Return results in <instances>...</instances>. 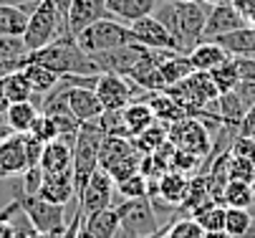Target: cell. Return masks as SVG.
I'll use <instances>...</instances> for the list:
<instances>
[{
  "instance_id": "cell-3",
  "label": "cell",
  "mask_w": 255,
  "mask_h": 238,
  "mask_svg": "<svg viewBox=\"0 0 255 238\" xmlns=\"http://www.w3.org/2000/svg\"><path fill=\"white\" fill-rule=\"evenodd\" d=\"M68 33V25H66V18L61 15L56 0H41L38 8H35L28 18V28L23 33V41L28 46V53L30 51H38L53 41H58L61 36Z\"/></svg>"
},
{
  "instance_id": "cell-28",
  "label": "cell",
  "mask_w": 255,
  "mask_h": 238,
  "mask_svg": "<svg viewBox=\"0 0 255 238\" xmlns=\"http://www.w3.org/2000/svg\"><path fill=\"white\" fill-rule=\"evenodd\" d=\"M20 71L25 74L30 89H33V99H43L46 94H51L58 84V74H53L51 69H46V66L41 63H23L20 66Z\"/></svg>"
},
{
  "instance_id": "cell-58",
  "label": "cell",
  "mask_w": 255,
  "mask_h": 238,
  "mask_svg": "<svg viewBox=\"0 0 255 238\" xmlns=\"http://www.w3.org/2000/svg\"><path fill=\"white\" fill-rule=\"evenodd\" d=\"M174 3H195V0H174Z\"/></svg>"
},
{
  "instance_id": "cell-50",
  "label": "cell",
  "mask_w": 255,
  "mask_h": 238,
  "mask_svg": "<svg viewBox=\"0 0 255 238\" xmlns=\"http://www.w3.org/2000/svg\"><path fill=\"white\" fill-rule=\"evenodd\" d=\"M38 3L41 0H0V5H18V8H23L28 13H33L35 8H38Z\"/></svg>"
},
{
  "instance_id": "cell-30",
  "label": "cell",
  "mask_w": 255,
  "mask_h": 238,
  "mask_svg": "<svg viewBox=\"0 0 255 238\" xmlns=\"http://www.w3.org/2000/svg\"><path fill=\"white\" fill-rule=\"evenodd\" d=\"M255 203V185L245 180H228L223 193V206L225 208H245L250 211Z\"/></svg>"
},
{
  "instance_id": "cell-7",
  "label": "cell",
  "mask_w": 255,
  "mask_h": 238,
  "mask_svg": "<svg viewBox=\"0 0 255 238\" xmlns=\"http://www.w3.org/2000/svg\"><path fill=\"white\" fill-rule=\"evenodd\" d=\"M20 211L28 216L30 226L38 231V233H46V236H63L68 231V223H66V206H56V203H48V200H41L38 195H23L18 200Z\"/></svg>"
},
{
  "instance_id": "cell-47",
  "label": "cell",
  "mask_w": 255,
  "mask_h": 238,
  "mask_svg": "<svg viewBox=\"0 0 255 238\" xmlns=\"http://www.w3.org/2000/svg\"><path fill=\"white\" fill-rule=\"evenodd\" d=\"M23 142H25V155H28V165H38L41 162V152H43V142L41 140H35L33 134H23Z\"/></svg>"
},
{
  "instance_id": "cell-37",
  "label": "cell",
  "mask_w": 255,
  "mask_h": 238,
  "mask_svg": "<svg viewBox=\"0 0 255 238\" xmlns=\"http://www.w3.org/2000/svg\"><path fill=\"white\" fill-rule=\"evenodd\" d=\"M253 223V213L245 208H228L225 211V233L233 238H245L248 228Z\"/></svg>"
},
{
  "instance_id": "cell-13",
  "label": "cell",
  "mask_w": 255,
  "mask_h": 238,
  "mask_svg": "<svg viewBox=\"0 0 255 238\" xmlns=\"http://www.w3.org/2000/svg\"><path fill=\"white\" fill-rule=\"evenodd\" d=\"M131 30V38L134 43L144 46V48H152V51H177V43L172 38V33L154 18V15H147V18H139L136 23L129 25ZM179 53V51H177Z\"/></svg>"
},
{
  "instance_id": "cell-33",
  "label": "cell",
  "mask_w": 255,
  "mask_h": 238,
  "mask_svg": "<svg viewBox=\"0 0 255 238\" xmlns=\"http://www.w3.org/2000/svg\"><path fill=\"white\" fill-rule=\"evenodd\" d=\"M159 74H162L164 89H167V86L179 84L182 79H187V76L192 74V63H190V58H187L185 53H172V56H167V58L159 63Z\"/></svg>"
},
{
  "instance_id": "cell-54",
  "label": "cell",
  "mask_w": 255,
  "mask_h": 238,
  "mask_svg": "<svg viewBox=\"0 0 255 238\" xmlns=\"http://www.w3.org/2000/svg\"><path fill=\"white\" fill-rule=\"evenodd\" d=\"M200 3H205V5H220V3H230V0H200Z\"/></svg>"
},
{
  "instance_id": "cell-59",
  "label": "cell",
  "mask_w": 255,
  "mask_h": 238,
  "mask_svg": "<svg viewBox=\"0 0 255 238\" xmlns=\"http://www.w3.org/2000/svg\"><path fill=\"white\" fill-rule=\"evenodd\" d=\"M0 211H3V208H0Z\"/></svg>"
},
{
  "instance_id": "cell-1",
  "label": "cell",
  "mask_w": 255,
  "mask_h": 238,
  "mask_svg": "<svg viewBox=\"0 0 255 238\" xmlns=\"http://www.w3.org/2000/svg\"><path fill=\"white\" fill-rule=\"evenodd\" d=\"M210 5L200 3H174V0H159L154 8V18L172 33L179 53H190L197 43H202V30L207 20Z\"/></svg>"
},
{
  "instance_id": "cell-24",
  "label": "cell",
  "mask_w": 255,
  "mask_h": 238,
  "mask_svg": "<svg viewBox=\"0 0 255 238\" xmlns=\"http://www.w3.org/2000/svg\"><path fill=\"white\" fill-rule=\"evenodd\" d=\"M25 56H28V46L23 36H0V76L18 71Z\"/></svg>"
},
{
  "instance_id": "cell-23",
  "label": "cell",
  "mask_w": 255,
  "mask_h": 238,
  "mask_svg": "<svg viewBox=\"0 0 255 238\" xmlns=\"http://www.w3.org/2000/svg\"><path fill=\"white\" fill-rule=\"evenodd\" d=\"M131 152H136L134 142L129 137H122V134H106L104 142H101V152H99V170H106L114 167L119 160L129 157Z\"/></svg>"
},
{
  "instance_id": "cell-19",
  "label": "cell",
  "mask_w": 255,
  "mask_h": 238,
  "mask_svg": "<svg viewBox=\"0 0 255 238\" xmlns=\"http://www.w3.org/2000/svg\"><path fill=\"white\" fill-rule=\"evenodd\" d=\"M154 122H157V117L149 107V101H131L129 107L122 109V137L134 140Z\"/></svg>"
},
{
  "instance_id": "cell-4",
  "label": "cell",
  "mask_w": 255,
  "mask_h": 238,
  "mask_svg": "<svg viewBox=\"0 0 255 238\" xmlns=\"http://www.w3.org/2000/svg\"><path fill=\"white\" fill-rule=\"evenodd\" d=\"M106 134L101 132V127L96 122L81 124L76 142H74V183H76V200L81 195V190L86 188L89 178L99 170V152H101V142Z\"/></svg>"
},
{
  "instance_id": "cell-17",
  "label": "cell",
  "mask_w": 255,
  "mask_h": 238,
  "mask_svg": "<svg viewBox=\"0 0 255 238\" xmlns=\"http://www.w3.org/2000/svg\"><path fill=\"white\" fill-rule=\"evenodd\" d=\"M38 165H41V170L46 175L71 173V170H74V142H66L61 137L46 142Z\"/></svg>"
},
{
  "instance_id": "cell-9",
  "label": "cell",
  "mask_w": 255,
  "mask_h": 238,
  "mask_svg": "<svg viewBox=\"0 0 255 238\" xmlns=\"http://www.w3.org/2000/svg\"><path fill=\"white\" fill-rule=\"evenodd\" d=\"M94 91L101 101L104 112H122L124 107L131 104L134 94L144 91V89H139L134 81H129L127 76H119V74H99Z\"/></svg>"
},
{
  "instance_id": "cell-15",
  "label": "cell",
  "mask_w": 255,
  "mask_h": 238,
  "mask_svg": "<svg viewBox=\"0 0 255 238\" xmlns=\"http://www.w3.org/2000/svg\"><path fill=\"white\" fill-rule=\"evenodd\" d=\"M28 155H25V142L23 134H8L0 140V180L5 178H20L28 170Z\"/></svg>"
},
{
  "instance_id": "cell-20",
  "label": "cell",
  "mask_w": 255,
  "mask_h": 238,
  "mask_svg": "<svg viewBox=\"0 0 255 238\" xmlns=\"http://www.w3.org/2000/svg\"><path fill=\"white\" fill-rule=\"evenodd\" d=\"M159 0H106V13L119 23H136L139 18H147L154 13Z\"/></svg>"
},
{
  "instance_id": "cell-26",
  "label": "cell",
  "mask_w": 255,
  "mask_h": 238,
  "mask_svg": "<svg viewBox=\"0 0 255 238\" xmlns=\"http://www.w3.org/2000/svg\"><path fill=\"white\" fill-rule=\"evenodd\" d=\"M225 206L220 200H205L202 206H197L190 218L205 231V233H217V231H225Z\"/></svg>"
},
{
  "instance_id": "cell-39",
  "label": "cell",
  "mask_w": 255,
  "mask_h": 238,
  "mask_svg": "<svg viewBox=\"0 0 255 238\" xmlns=\"http://www.w3.org/2000/svg\"><path fill=\"white\" fill-rule=\"evenodd\" d=\"M141 152L136 150V152H131L129 157H124V160H119L114 167H109L106 173H109V178L112 180H117V183H122V180H127V178H131V175H136L139 173V167H141Z\"/></svg>"
},
{
  "instance_id": "cell-51",
  "label": "cell",
  "mask_w": 255,
  "mask_h": 238,
  "mask_svg": "<svg viewBox=\"0 0 255 238\" xmlns=\"http://www.w3.org/2000/svg\"><path fill=\"white\" fill-rule=\"evenodd\" d=\"M10 107V99L5 94V86H3V79H0V124H5V112Z\"/></svg>"
},
{
  "instance_id": "cell-11",
  "label": "cell",
  "mask_w": 255,
  "mask_h": 238,
  "mask_svg": "<svg viewBox=\"0 0 255 238\" xmlns=\"http://www.w3.org/2000/svg\"><path fill=\"white\" fill-rule=\"evenodd\" d=\"M112 195H114V180L109 178V173H104V170H96L79 195L81 216L86 218V216H94L99 211L112 208Z\"/></svg>"
},
{
  "instance_id": "cell-31",
  "label": "cell",
  "mask_w": 255,
  "mask_h": 238,
  "mask_svg": "<svg viewBox=\"0 0 255 238\" xmlns=\"http://www.w3.org/2000/svg\"><path fill=\"white\" fill-rule=\"evenodd\" d=\"M134 142V147L141 152V155H149V152H157L162 145H167L169 142V124L167 122H154L152 127H147L139 137H134L131 140Z\"/></svg>"
},
{
  "instance_id": "cell-29",
  "label": "cell",
  "mask_w": 255,
  "mask_h": 238,
  "mask_svg": "<svg viewBox=\"0 0 255 238\" xmlns=\"http://www.w3.org/2000/svg\"><path fill=\"white\" fill-rule=\"evenodd\" d=\"M41 109L35 101H18V104H10L5 112V124L15 132V134H25L30 132L33 122L38 119Z\"/></svg>"
},
{
  "instance_id": "cell-34",
  "label": "cell",
  "mask_w": 255,
  "mask_h": 238,
  "mask_svg": "<svg viewBox=\"0 0 255 238\" xmlns=\"http://www.w3.org/2000/svg\"><path fill=\"white\" fill-rule=\"evenodd\" d=\"M30 13L18 5H0V36H23Z\"/></svg>"
},
{
  "instance_id": "cell-27",
  "label": "cell",
  "mask_w": 255,
  "mask_h": 238,
  "mask_svg": "<svg viewBox=\"0 0 255 238\" xmlns=\"http://www.w3.org/2000/svg\"><path fill=\"white\" fill-rule=\"evenodd\" d=\"M81 228L94 238H117L122 223H119V216L114 208H106V211H99L94 216H86L81 221Z\"/></svg>"
},
{
  "instance_id": "cell-52",
  "label": "cell",
  "mask_w": 255,
  "mask_h": 238,
  "mask_svg": "<svg viewBox=\"0 0 255 238\" xmlns=\"http://www.w3.org/2000/svg\"><path fill=\"white\" fill-rule=\"evenodd\" d=\"M71 3H74V0H56V5H58V10H61V15H63V18H66V13H68Z\"/></svg>"
},
{
  "instance_id": "cell-44",
  "label": "cell",
  "mask_w": 255,
  "mask_h": 238,
  "mask_svg": "<svg viewBox=\"0 0 255 238\" xmlns=\"http://www.w3.org/2000/svg\"><path fill=\"white\" fill-rule=\"evenodd\" d=\"M28 134H33V137H35V140H41L43 145L51 142V140H58V129H56L53 119L46 117V114H38V119L33 122V127H30Z\"/></svg>"
},
{
  "instance_id": "cell-46",
  "label": "cell",
  "mask_w": 255,
  "mask_h": 238,
  "mask_svg": "<svg viewBox=\"0 0 255 238\" xmlns=\"http://www.w3.org/2000/svg\"><path fill=\"white\" fill-rule=\"evenodd\" d=\"M230 155H233V157L255 160V137H243V134H238L235 142L230 145Z\"/></svg>"
},
{
  "instance_id": "cell-35",
  "label": "cell",
  "mask_w": 255,
  "mask_h": 238,
  "mask_svg": "<svg viewBox=\"0 0 255 238\" xmlns=\"http://www.w3.org/2000/svg\"><path fill=\"white\" fill-rule=\"evenodd\" d=\"M205 200H212L210 198V190H207V180L205 175H192L190 178V185H187V193H185V200H182V206H179V213H192L197 206H202Z\"/></svg>"
},
{
  "instance_id": "cell-10",
  "label": "cell",
  "mask_w": 255,
  "mask_h": 238,
  "mask_svg": "<svg viewBox=\"0 0 255 238\" xmlns=\"http://www.w3.org/2000/svg\"><path fill=\"white\" fill-rule=\"evenodd\" d=\"M149 48H144L139 43H124V46H117V48H109V51H101L96 56H91L99 66L101 74H119V76H129L136 63L147 56Z\"/></svg>"
},
{
  "instance_id": "cell-43",
  "label": "cell",
  "mask_w": 255,
  "mask_h": 238,
  "mask_svg": "<svg viewBox=\"0 0 255 238\" xmlns=\"http://www.w3.org/2000/svg\"><path fill=\"white\" fill-rule=\"evenodd\" d=\"M230 180H245L255 185V160L230 155Z\"/></svg>"
},
{
  "instance_id": "cell-55",
  "label": "cell",
  "mask_w": 255,
  "mask_h": 238,
  "mask_svg": "<svg viewBox=\"0 0 255 238\" xmlns=\"http://www.w3.org/2000/svg\"><path fill=\"white\" fill-rule=\"evenodd\" d=\"M245 238H255V216H253V223H250V228H248Z\"/></svg>"
},
{
  "instance_id": "cell-16",
  "label": "cell",
  "mask_w": 255,
  "mask_h": 238,
  "mask_svg": "<svg viewBox=\"0 0 255 238\" xmlns=\"http://www.w3.org/2000/svg\"><path fill=\"white\" fill-rule=\"evenodd\" d=\"M109 18L106 13V0H74L66 13V25L71 36H79L84 28H89L91 23Z\"/></svg>"
},
{
  "instance_id": "cell-6",
  "label": "cell",
  "mask_w": 255,
  "mask_h": 238,
  "mask_svg": "<svg viewBox=\"0 0 255 238\" xmlns=\"http://www.w3.org/2000/svg\"><path fill=\"white\" fill-rule=\"evenodd\" d=\"M131 41L134 38H131L129 25L127 23H119L114 18H101V20L91 23L89 28H84L79 36H76V43L89 56H96L101 51L117 48V46H124V43H131Z\"/></svg>"
},
{
  "instance_id": "cell-57",
  "label": "cell",
  "mask_w": 255,
  "mask_h": 238,
  "mask_svg": "<svg viewBox=\"0 0 255 238\" xmlns=\"http://www.w3.org/2000/svg\"><path fill=\"white\" fill-rule=\"evenodd\" d=\"M152 238H172V236H169V233H167V228H164L162 233H157V236H152Z\"/></svg>"
},
{
  "instance_id": "cell-8",
  "label": "cell",
  "mask_w": 255,
  "mask_h": 238,
  "mask_svg": "<svg viewBox=\"0 0 255 238\" xmlns=\"http://www.w3.org/2000/svg\"><path fill=\"white\" fill-rule=\"evenodd\" d=\"M169 142L177 150L192 152L197 157L212 155V132L197 117H187V119H179V122L169 124Z\"/></svg>"
},
{
  "instance_id": "cell-5",
  "label": "cell",
  "mask_w": 255,
  "mask_h": 238,
  "mask_svg": "<svg viewBox=\"0 0 255 238\" xmlns=\"http://www.w3.org/2000/svg\"><path fill=\"white\" fill-rule=\"evenodd\" d=\"M117 216H119V223H122V231L129 233L131 238H152L157 233H162L164 228L159 226V216L152 206L149 198H131V200H124L114 208Z\"/></svg>"
},
{
  "instance_id": "cell-41",
  "label": "cell",
  "mask_w": 255,
  "mask_h": 238,
  "mask_svg": "<svg viewBox=\"0 0 255 238\" xmlns=\"http://www.w3.org/2000/svg\"><path fill=\"white\" fill-rule=\"evenodd\" d=\"M117 193L122 198H127V200H131V198H147L149 195V180L144 178L141 173H136V175L117 183Z\"/></svg>"
},
{
  "instance_id": "cell-38",
  "label": "cell",
  "mask_w": 255,
  "mask_h": 238,
  "mask_svg": "<svg viewBox=\"0 0 255 238\" xmlns=\"http://www.w3.org/2000/svg\"><path fill=\"white\" fill-rule=\"evenodd\" d=\"M210 76H212V81H215V86H217L220 94H228V91H233L240 84V74H238V66H235L233 58L228 63H223V66H217V69H212Z\"/></svg>"
},
{
  "instance_id": "cell-12",
  "label": "cell",
  "mask_w": 255,
  "mask_h": 238,
  "mask_svg": "<svg viewBox=\"0 0 255 238\" xmlns=\"http://www.w3.org/2000/svg\"><path fill=\"white\" fill-rule=\"evenodd\" d=\"M56 91L63 94L66 104H68V112L74 114L81 124L96 122L104 114V107H101V101H99V96L91 86H61V84H56Z\"/></svg>"
},
{
  "instance_id": "cell-53",
  "label": "cell",
  "mask_w": 255,
  "mask_h": 238,
  "mask_svg": "<svg viewBox=\"0 0 255 238\" xmlns=\"http://www.w3.org/2000/svg\"><path fill=\"white\" fill-rule=\"evenodd\" d=\"M205 238H233V236H228L225 231H217V233H205Z\"/></svg>"
},
{
  "instance_id": "cell-45",
  "label": "cell",
  "mask_w": 255,
  "mask_h": 238,
  "mask_svg": "<svg viewBox=\"0 0 255 238\" xmlns=\"http://www.w3.org/2000/svg\"><path fill=\"white\" fill-rule=\"evenodd\" d=\"M43 178H46V173L41 170V165H33V167H28L25 173L20 175V190H23V195H38Z\"/></svg>"
},
{
  "instance_id": "cell-48",
  "label": "cell",
  "mask_w": 255,
  "mask_h": 238,
  "mask_svg": "<svg viewBox=\"0 0 255 238\" xmlns=\"http://www.w3.org/2000/svg\"><path fill=\"white\" fill-rule=\"evenodd\" d=\"M235 66H238V74H240V81H253L255 84V58H248V56H233Z\"/></svg>"
},
{
  "instance_id": "cell-42",
  "label": "cell",
  "mask_w": 255,
  "mask_h": 238,
  "mask_svg": "<svg viewBox=\"0 0 255 238\" xmlns=\"http://www.w3.org/2000/svg\"><path fill=\"white\" fill-rule=\"evenodd\" d=\"M167 233H169L172 238H205V231H202L190 216L179 218V221H172V223L167 226Z\"/></svg>"
},
{
  "instance_id": "cell-49",
  "label": "cell",
  "mask_w": 255,
  "mask_h": 238,
  "mask_svg": "<svg viewBox=\"0 0 255 238\" xmlns=\"http://www.w3.org/2000/svg\"><path fill=\"white\" fill-rule=\"evenodd\" d=\"M240 134L243 137H255V104L248 109V114L240 122Z\"/></svg>"
},
{
  "instance_id": "cell-14",
  "label": "cell",
  "mask_w": 255,
  "mask_h": 238,
  "mask_svg": "<svg viewBox=\"0 0 255 238\" xmlns=\"http://www.w3.org/2000/svg\"><path fill=\"white\" fill-rule=\"evenodd\" d=\"M248 20L235 10L233 3H220V5H212L205 20V30H202V41H215L225 36V33H233L238 28H245Z\"/></svg>"
},
{
  "instance_id": "cell-36",
  "label": "cell",
  "mask_w": 255,
  "mask_h": 238,
  "mask_svg": "<svg viewBox=\"0 0 255 238\" xmlns=\"http://www.w3.org/2000/svg\"><path fill=\"white\" fill-rule=\"evenodd\" d=\"M3 79V86H5V94L10 99V104H18V101H33V89L25 79V74L18 69V71H10Z\"/></svg>"
},
{
  "instance_id": "cell-2",
  "label": "cell",
  "mask_w": 255,
  "mask_h": 238,
  "mask_svg": "<svg viewBox=\"0 0 255 238\" xmlns=\"http://www.w3.org/2000/svg\"><path fill=\"white\" fill-rule=\"evenodd\" d=\"M23 63H41L46 66V69H51L53 74L58 76H99V66L96 61L81 51V46L76 43V36H71V33H66V36H61L58 41L38 48V51H30Z\"/></svg>"
},
{
  "instance_id": "cell-56",
  "label": "cell",
  "mask_w": 255,
  "mask_h": 238,
  "mask_svg": "<svg viewBox=\"0 0 255 238\" xmlns=\"http://www.w3.org/2000/svg\"><path fill=\"white\" fill-rule=\"evenodd\" d=\"M76 238H94V236H89L84 228H79V233H76Z\"/></svg>"
},
{
  "instance_id": "cell-18",
  "label": "cell",
  "mask_w": 255,
  "mask_h": 238,
  "mask_svg": "<svg viewBox=\"0 0 255 238\" xmlns=\"http://www.w3.org/2000/svg\"><path fill=\"white\" fill-rule=\"evenodd\" d=\"M41 200L56 203V206H68L76 200V183H74V170L71 173H58V175H46L38 190Z\"/></svg>"
},
{
  "instance_id": "cell-21",
  "label": "cell",
  "mask_w": 255,
  "mask_h": 238,
  "mask_svg": "<svg viewBox=\"0 0 255 238\" xmlns=\"http://www.w3.org/2000/svg\"><path fill=\"white\" fill-rule=\"evenodd\" d=\"M187 58H190V63H192V71H205V74H210L212 69H217V66L228 63L233 56H230L220 43L202 41V43H197V46L187 53Z\"/></svg>"
},
{
  "instance_id": "cell-25",
  "label": "cell",
  "mask_w": 255,
  "mask_h": 238,
  "mask_svg": "<svg viewBox=\"0 0 255 238\" xmlns=\"http://www.w3.org/2000/svg\"><path fill=\"white\" fill-rule=\"evenodd\" d=\"M215 43H220L230 56L255 58V25H245V28H238L233 33H225V36L215 38Z\"/></svg>"
},
{
  "instance_id": "cell-32",
  "label": "cell",
  "mask_w": 255,
  "mask_h": 238,
  "mask_svg": "<svg viewBox=\"0 0 255 238\" xmlns=\"http://www.w3.org/2000/svg\"><path fill=\"white\" fill-rule=\"evenodd\" d=\"M149 107H152L154 117H157L159 122H167V124H174V122H179V119H187L185 109H182L167 91H154V94L149 96Z\"/></svg>"
},
{
  "instance_id": "cell-22",
  "label": "cell",
  "mask_w": 255,
  "mask_h": 238,
  "mask_svg": "<svg viewBox=\"0 0 255 238\" xmlns=\"http://www.w3.org/2000/svg\"><path fill=\"white\" fill-rule=\"evenodd\" d=\"M187 185H190V178L182 175V173H164L159 180H157V200L167 203V206L177 208L182 206V200H185V193H187Z\"/></svg>"
},
{
  "instance_id": "cell-40",
  "label": "cell",
  "mask_w": 255,
  "mask_h": 238,
  "mask_svg": "<svg viewBox=\"0 0 255 238\" xmlns=\"http://www.w3.org/2000/svg\"><path fill=\"white\" fill-rule=\"evenodd\" d=\"M200 160H202V157H197V155H192V152H185V150H177V147H174V152H172V157H169V170H174V173H182V175L192 178V175H200V173H197Z\"/></svg>"
}]
</instances>
